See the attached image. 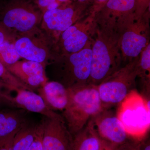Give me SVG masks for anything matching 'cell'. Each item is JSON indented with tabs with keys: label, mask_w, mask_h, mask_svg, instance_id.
<instances>
[{
	"label": "cell",
	"mask_w": 150,
	"mask_h": 150,
	"mask_svg": "<svg viewBox=\"0 0 150 150\" xmlns=\"http://www.w3.org/2000/svg\"><path fill=\"white\" fill-rule=\"evenodd\" d=\"M91 49L88 84L98 86L122 67L117 30L98 26L92 39Z\"/></svg>",
	"instance_id": "1"
},
{
	"label": "cell",
	"mask_w": 150,
	"mask_h": 150,
	"mask_svg": "<svg viewBox=\"0 0 150 150\" xmlns=\"http://www.w3.org/2000/svg\"><path fill=\"white\" fill-rule=\"evenodd\" d=\"M67 88L68 103L62 115L70 133L74 136L104 108L97 86L88 84Z\"/></svg>",
	"instance_id": "2"
},
{
	"label": "cell",
	"mask_w": 150,
	"mask_h": 150,
	"mask_svg": "<svg viewBox=\"0 0 150 150\" xmlns=\"http://www.w3.org/2000/svg\"><path fill=\"white\" fill-rule=\"evenodd\" d=\"M116 114L131 139L141 142L150 127V100L132 90L117 105Z\"/></svg>",
	"instance_id": "3"
},
{
	"label": "cell",
	"mask_w": 150,
	"mask_h": 150,
	"mask_svg": "<svg viewBox=\"0 0 150 150\" xmlns=\"http://www.w3.org/2000/svg\"><path fill=\"white\" fill-rule=\"evenodd\" d=\"M92 39L79 52L56 58V74L59 78L57 81L67 88L88 84L91 70Z\"/></svg>",
	"instance_id": "4"
},
{
	"label": "cell",
	"mask_w": 150,
	"mask_h": 150,
	"mask_svg": "<svg viewBox=\"0 0 150 150\" xmlns=\"http://www.w3.org/2000/svg\"><path fill=\"white\" fill-rule=\"evenodd\" d=\"M116 30L119 36L122 64L124 62L126 65L138 58L149 43V16L145 13L141 16L135 15Z\"/></svg>",
	"instance_id": "5"
},
{
	"label": "cell",
	"mask_w": 150,
	"mask_h": 150,
	"mask_svg": "<svg viewBox=\"0 0 150 150\" xmlns=\"http://www.w3.org/2000/svg\"><path fill=\"white\" fill-rule=\"evenodd\" d=\"M139 57L121 67L97 86L100 98L104 108L118 105L135 89L138 77Z\"/></svg>",
	"instance_id": "6"
},
{
	"label": "cell",
	"mask_w": 150,
	"mask_h": 150,
	"mask_svg": "<svg viewBox=\"0 0 150 150\" xmlns=\"http://www.w3.org/2000/svg\"><path fill=\"white\" fill-rule=\"evenodd\" d=\"M43 14L28 1L11 0L3 11V25L6 29L23 35L36 29Z\"/></svg>",
	"instance_id": "7"
},
{
	"label": "cell",
	"mask_w": 150,
	"mask_h": 150,
	"mask_svg": "<svg viewBox=\"0 0 150 150\" xmlns=\"http://www.w3.org/2000/svg\"><path fill=\"white\" fill-rule=\"evenodd\" d=\"M102 142L116 148L131 139L112 108H104L87 123ZM134 140V139H133Z\"/></svg>",
	"instance_id": "8"
},
{
	"label": "cell",
	"mask_w": 150,
	"mask_h": 150,
	"mask_svg": "<svg viewBox=\"0 0 150 150\" xmlns=\"http://www.w3.org/2000/svg\"><path fill=\"white\" fill-rule=\"evenodd\" d=\"M84 3L67 4L62 7L48 11L43 14L41 26L55 43L62 32L84 18Z\"/></svg>",
	"instance_id": "9"
},
{
	"label": "cell",
	"mask_w": 150,
	"mask_h": 150,
	"mask_svg": "<svg viewBox=\"0 0 150 150\" xmlns=\"http://www.w3.org/2000/svg\"><path fill=\"white\" fill-rule=\"evenodd\" d=\"M136 0H108L95 14L99 27L117 30L136 14Z\"/></svg>",
	"instance_id": "10"
},
{
	"label": "cell",
	"mask_w": 150,
	"mask_h": 150,
	"mask_svg": "<svg viewBox=\"0 0 150 150\" xmlns=\"http://www.w3.org/2000/svg\"><path fill=\"white\" fill-rule=\"evenodd\" d=\"M43 119V150H72L74 137L62 115Z\"/></svg>",
	"instance_id": "11"
},
{
	"label": "cell",
	"mask_w": 150,
	"mask_h": 150,
	"mask_svg": "<svg viewBox=\"0 0 150 150\" xmlns=\"http://www.w3.org/2000/svg\"><path fill=\"white\" fill-rule=\"evenodd\" d=\"M36 30L21 35L15 40V46L21 58L45 66L50 57L48 40L43 34H38Z\"/></svg>",
	"instance_id": "12"
},
{
	"label": "cell",
	"mask_w": 150,
	"mask_h": 150,
	"mask_svg": "<svg viewBox=\"0 0 150 150\" xmlns=\"http://www.w3.org/2000/svg\"><path fill=\"white\" fill-rule=\"evenodd\" d=\"M5 93L8 96L16 108L40 113L49 118H56L61 115L49 108L42 98L34 91L8 86L6 88Z\"/></svg>",
	"instance_id": "13"
},
{
	"label": "cell",
	"mask_w": 150,
	"mask_h": 150,
	"mask_svg": "<svg viewBox=\"0 0 150 150\" xmlns=\"http://www.w3.org/2000/svg\"><path fill=\"white\" fill-rule=\"evenodd\" d=\"M95 14L90 13L86 17L80 20L77 28L67 39L57 43L61 50V55L76 53L92 39L97 29Z\"/></svg>",
	"instance_id": "14"
},
{
	"label": "cell",
	"mask_w": 150,
	"mask_h": 150,
	"mask_svg": "<svg viewBox=\"0 0 150 150\" xmlns=\"http://www.w3.org/2000/svg\"><path fill=\"white\" fill-rule=\"evenodd\" d=\"M14 76L31 89L33 91L48 81L45 72V66L40 63L24 60L6 67Z\"/></svg>",
	"instance_id": "15"
},
{
	"label": "cell",
	"mask_w": 150,
	"mask_h": 150,
	"mask_svg": "<svg viewBox=\"0 0 150 150\" xmlns=\"http://www.w3.org/2000/svg\"><path fill=\"white\" fill-rule=\"evenodd\" d=\"M37 91L51 110L62 112L66 108L68 101L67 88L59 82L48 81Z\"/></svg>",
	"instance_id": "16"
},
{
	"label": "cell",
	"mask_w": 150,
	"mask_h": 150,
	"mask_svg": "<svg viewBox=\"0 0 150 150\" xmlns=\"http://www.w3.org/2000/svg\"><path fill=\"white\" fill-rule=\"evenodd\" d=\"M23 109L7 108L0 110V140L16 134L30 121Z\"/></svg>",
	"instance_id": "17"
},
{
	"label": "cell",
	"mask_w": 150,
	"mask_h": 150,
	"mask_svg": "<svg viewBox=\"0 0 150 150\" xmlns=\"http://www.w3.org/2000/svg\"><path fill=\"white\" fill-rule=\"evenodd\" d=\"M72 150H100L102 142L87 124L75 134Z\"/></svg>",
	"instance_id": "18"
},
{
	"label": "cell",
	"mask_w": 150,
	"mask_h": 150,
	"mask_svg": "<svg viewBox=\"0 0 150 150\" xmlns=\"http://www.w3.org/2000/svg\"><path fill=\"white\" fill-rule=\"evenodd\" d=\"M38 123L30 121L17 132L14 137L12 150H28L35 138Z\"/></svg>",
	"instance_id": "19"
},
{
	"label": "cell",
	"mask_w": 150,
	"mask_h": 150,
	"mask_svg": "<svg viewBox=\"0 0 150 150\" xmlns=\"http://www.w3.org/2000/svg\"><path fill=\"white\" fill-rule=\"evenodd\" d=\"M138 77L141 78L144 88L149 93L150 80V43H149L140 54L137 64Z\"/></svg>",
	"instance_id": "20"
},
{
	"label": "cell",
	"mask_w": 150,
	"mask_h": 150,
	"mask_svg": "<svg viewBox=\"0 0 150 150\" xmlns=\"http://www.w3.org/2000/svg\"><path fill=\"white\" fill-rule=\"evenodd\" d=\"M20 58L16 48L14 41L6 40L0 44V62L5 67L14 64Z\"/></svg>",
	"instance_id": "21"
},
{
	"label": "cell",
	"mask_w": 150,
	"mask_h": 150,
	"mask_svg": "<svg viewBox=\"0 0 150 150\" xmlns=\"http://www.w3.org/2000/svg\"><path fill=\"white\" fill-rule=\"evenodd\" d=\"M8 86H14L33 91L31 89L12 74L5 66L0 62V88L3 91Z\"/></svg>",
	"instance_id": "22"
},
{
	"label": "cell",
	"mask_w": 150,
	"mask_h": 150,
	"mask_svg": "<svg viewBox=\"0 0 150 150\" xmlns=\"http://www.w3.org/2000/svg\"><path fill=\"white\" fill-rule=\"evenodd\" d=\"M43 121L42 119L38 123L35 137L30 146L28 150H43Z\"/></svg>",
	"instance_id": "23"
},
{
	"label": "cell",
	"mask_w": 150,
	"mask_h": 150,
	"mask_svg": "<svg viewBox=\"0 0 150 150\" xmlns=\"http://www.w3.org/2000/svg\"><path fill=\"white\" fill-rule=\"evenodd\" d=\"M7 108H16L8 96L0 89V110Z\"/></svg>",
	"instance_id": "24"
},
{
	"label": "cell",
	"mask_w": 150,
	"mask_h": 150,
	"mask_svg": "<svg viewBox=\"0 0 150 150\" xmlns=\"http://www.w3.org/2000/svg\"><path fill=\"white\" fill-rule=\"evenodd\" d=\"M141 142L131 139L119 146L115 150H140Z\"/></svg>",
	"instance_id": "25"
},
{
	"label": "cell",
	"mask_w": 150,
	"mask_h": 150,
	"mask_svg": "<svg viewBox=\"0 0 150 150\" xmlns=\"http://www.w3.org/2000/svg\"><path fill=\"white\" fill-rule=\"evenodd\" d=\"M150 0H136V13L138 16H142L146 13L149 5Z\"/></svg>",
	"instance_id": "26"
},
{
	"label": "cell",
	"mask_w": 150,
	"mask_h": 150,
	"mask_svg": "<svg viewBox=\"0 0 150 150\" xmlns=\"http://www.w3.org/2000/svg\"><path fill=\"white\" fill-rule=\"evenodd\" d=\"M16 134L6 139L0 140V150H12L14 137Z\"/></svg>",
	"instance_id": "27"
},
{
	"label": "cell",
	"mask_w": 150,
	"mask_h": 150,
	"mask_svg": "<svg viewBox=\"0 0 150 150\" xmlns=\"http://www.w3.org/2000/svg\"><path fill=\"white\" fill-rule=\"evenodd\" d=\"M55 1L56 0H37L36 3L38 7L43 14L48 10L51 4Z\"/></svg>",
	"instance_id": "28"
},
{
	"label": "cell",
	"mask_w": 150,
	"mask_h": 150,
	"mask_svg": "<svg viewBox=\"0 0 150 150\" xmlns=\"http://www.w3.org/2000/svg\"><path fill=\"white\" fill-rule=\"evenodd\" d=\"M108 0H95L94 4L91 12L92 13H96L105 4L107 1Z\"/></svg>",
	"instance_id": "29"
},
{
	"label": "cell",
	"mask_w": 150,
	"mask_h": 150,
	"mask_svg": "<svg viewBox=\"0 0 150 150\" xmlns=\"http://www.w3.org/2000/svg\"><path fill=\"white\" fill-rule=\"evenodd\" d=\"M4 28L1 27L0 28V44L4 41L7 40H12V38L8 35V33L4 30Z\"/></svg>",
	"instance_id": "30"
},
{
	"label": "cell",
	"mask_w": 150,
	"mask_h": 150,
	"mask_svg": "<svg viewBox=\"0 0 150 150\" xmlns=\"http://www.w3.org/2000/svg\"><path fill=\"white\" fill-rule=\"evenodd\" d=\"M140 150H150L149 140H145V138L140 143Z\"/></svg>",
	"instance_id": "31"
},
{
	"label": "cell",
	"mask_w": 150,
	"mask_h": 150,
	"mask_svg": "<svg viewBox=\"0 0 150 150\" xmlns=\"http://www.w3.org/2000/svg\"><path fill=\"white\" fill-rule=\"evenodd\" d=\"M115 148L113 147L111 145L102 142V145L100 150H115Z\"/></svg>",
	"instance_id": "32"
},
{
	"label": "cell",
	"mask_w": 150,
	"mask_h": 150,
	"mask_svg": "<svg viewBox=\"0 0 150 150\" xmlns=\"http://www.w3.org/2000/svg\"><path fill=\"white\" fill-rule=\"evenodd\" d=\"M56 1H57L59 2L60 3H67L69 2V0H56Z\"/></svg>",
	"instance_id": "33"
},
{
	"label": "cell",
	"mask_w": 150,
	"mask_h": 150,
	"mask_svg": "<svg viewBox=\"0 0 150 150\" xmlns=\"http://www.w3.org/2000/svg\"><path fill=\"white\" fill-rule=\"evenodd\" d=\"M1 28V26H0V28Z\"/></svg>",
	"instance_id": "34"
}]
</instances>
